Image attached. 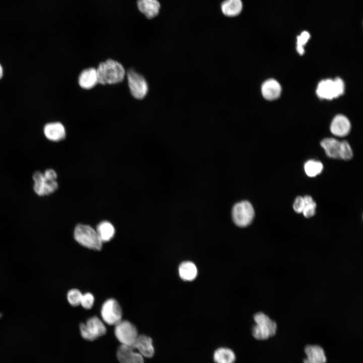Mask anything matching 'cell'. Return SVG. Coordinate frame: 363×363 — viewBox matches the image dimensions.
Instances as JSON below:
<instances>
[{"label":"cell","mask_w":363,"mask_h":363,"mask_svg":"<svg viewBox=\"0 0 363 363\" xmlns=\"http://www.w3.org/2000/svg\"><path fill=\"white\" fill-rule=\"evenodd\" d=\"M254 319L256 325L253 327L252 334L255 339L264 340L275 335L277 325L268 316L259 312L254 315Z\"/></svg>","instance_id":"cell-4"},{"label":"cell","mask_w":363,"mask_h":363,"mask_svg":"<svg viewBox=\"0 0 363 363\" xmlns=\"http://www.w3.org/2000/svg\"><path fill=\"white\" fill-rule=\"evenodd\" d=\"M126 75L132 96L137 99L144 98L148 91V84L144 77L132 69L128 70Z\"/></svg>","instance_id":"cell-6"},{"label":"cell","mask_w":363,"mask_h":363,"mask_svg":"<svg viewBox=\"0 0 363 363\" xmlns=\"http://www.w3.org/2000/svg\"><path fill=\"white\" fill-rule=\"evenodd\" d=\"M255 214L253 205L247 200L237 202L232 206L231 211L233 223L240 227L250 225L254 220Z\"/></svg>","instance_id":"cell-3"},{"label":"cell","mask_w":363,"mask_h":363,"mask_svg":"<svg viewBox=\"0 0 363 363\" xmlns=\"http://www.w3.org/2000/svg\"><path fill=\"white\" fill-rule=\"evenodd\" d=\"M94 301L93 294L89 292L86 293L82 295L80 305L86 309H90L92 307Z\"/></svg>","instance_id":"cell-29"},{"label":"cell","mask_w":363,"mask_h":363,"mask_svg":"<svg viewBox=\"0 0 363 363\" xmlns=\"http://www.w3.org/2000/svg\"><path fill=\"white\" fill-rule=\"evenodd\" d=\"M132 346L121 344L117 350V358L120 363H144L143 356L134 351Z\"/></svg>","instance_id":"cell-11"},{"label":"cell","mask_w":363,"mask_h":363,"mask_svg":"<svg viewBox=\"0 0 363 363\" xmlns=\"http://www.w3.org/2000/svg\"><path fill=\"white\" fill-rule=\"evenodd\" d=\"M43 173L45 178L48 180H55L57 178V173L52 169H47Z\"/></svg>","instance_id":"cell-31"},{"label":"cell","mask_w":363,"mask_h":363,"mask_svg":"<svg viewBox=\"0 0 363 363\" xmlns=\"http://www.w3.org/2000/svg\"><path fill=\"white\" fill-rule=\"evenodd\" d=\"M45 137L53 142L60 141L66 137V130L64 125L59 122L49 123L46 124L43 129Z\"/></svg>","instance_id":"cell-14"},{"label":"cell","mask_w":363,"mask_h":363,"mask_svg":"<svg viewBox=\"0 0 363 363\" xmlns=\"http://www.w3.org/2000/svg\"><path fill=\"white\" fill-rule=\"evenodd\" d=\"M143 356L150 358L154 354V348L152 344V339L146 335H138L133 345Z\"/></svg>","instance_id":"cell-16"},{"label":"cell","mask_w":363,"mask_h":363,"mask_svg":"<svg viewBox=\"0 0 363 363\" xmlns=\"http://www.w3.org/2000/svg\"><path fill=\"white\" fill-rule=\"evenodd\" d=\"M136 5L138 11L149 20L157 17L161 8L158 0H136Z\"/></svg>","instance_id":"cell-12"},{"label":"cell","mask_w":363,"mask_h":363,"mask_svg":"<svg viewBox=\"0 0 363 363\" xmlns=\"http://www.w3.org/2000/svg\"><path fill=\"white\" fill-rule=\"evenodd\" d=\"M74 235L75 240L85 247L97 251L102 248V242L96 230L88 225H77Z\"/></svg>","instance_id":"cell-2"},{"label":"cell","mask_w":363,"mask_h":363,"mask_svg":"<svg viewBox=\"0 0 363 363\" xmlns=\"http://www.w3.org/2000/svg\"><path fill=\"white\" fill-rule=\"evenodd\" d=\"M344 84L338 77L321 81L317 87L318 96L323 99L331 100L342 95L344 92Z\"/></svg>","instance_id":"cell-5"},{"label":"cell","mask_w":363,"mask_h":363,"mask_svg":"<svg viewBox=\"0 0 363 363\" xmlns=\"http://www.w3.org/2000/svg\"><path fill=\"white\" fill-rule=\"evenodd\" d=\"M80 330L82 337L93 341L104 335L106 328L100 319L96 316L89 318L86 324L81 323Z\"/></svg>","instance_id":"cell-7"},{"label":"cell","mask_w":363,"mask_h":363,"mask_svg":"<svg viewBox=\"0 0 363 363\" xmlns=\"http://www.w3.org/2000/svg\"><path fill=\"white\" fill-rule=\"evenodd\" d=\"M96 231L102 243L110 241L115 234V228L109 221L100 222L96 226Z\"/></svg>","instance_id":"cell-20"},{"label":"cell","mask_w":363,"mask_h":363,"mask_svg":"<svg viewBox=\"0 0 363 363\" xmlns=\"http://www.w3.org/2000/svg\"><path fill=\"white\" fill-rule=\"evenodd\" d=\"M3 76V69L2 66V65L0 64V79L2 78Z\"/></svg>","instance_id":"cell-32"},{"label":"cell","mask_w":363,"mask_h":363,"mask_svg":"<svg viewBox=\"0 0 363 363\" xmlns=\"http://www.w3.org/2000/svg\"><path fill=\"white\" fill-rule=\"evenodd\" d=\"M305 200L304 197H297L294 202L293 208L294 211L297 213H302L305 207Z\"/></svg>","instance_id":"cell-30"},{"label":"cell","mask_w":363,"mask_h":363,"mask_svg":"<svg viewBox=\"0 0 363 363\" xmlns=\"http://www.w3.org/2000/svg\"><path fill=\"white\" fill-rule=\"evenodd\" d=\"M310 37V35L307 31L302 32L300 35L297 37L296 50L300 55L304 54L305 52L304 46Z\"/></svg>","instance_id":"cell-27"},{"label":"cell","mask_w":363,"mask_h":363,"mask_svg":"<svg viewBox=\"0 0 363 363\" xmlns=\"http://www.w3.org/2000/svg\"><path fill=\"white\" fill-rule=\"evenodd\" d=\"M180 278L185 281H192L197 275V269L192 262L186 261L180 264L178 268Z\"/></svg>","instance_id":"cell-22"},{"label":"cell","mask_w":363,"mask_h":363,"mask_svg":"<svg viewBox=\"0 0 363 363\" xmlns=\"http://www.w3.org/2000/svg\"><path fill=\"white\" fill-rule=\"evenodd\" d=\"M223 14L228 17H234L239 15L243 9L241 0H225L221 4Z\"/></svg>","instance_id":"cell-21"},{"label":"cell","mask_w":363,"mask_h":363,"mask_svg":"<svg viewBox=\"0 0 363 363\" xmlns=\"http://www.w3.org/2000/svg\"><path fill=\"white\" fill-rule=\"evenodd\" d=\"M213 359L215 363H234L235 360V355L230 349L221 347L215 351Z\"/></svg>","instance_id":"cell-23"},{"label":"cell","mask_w":363,"mask_h":363,"mask_svg":"<svg viewBox=\"0 0 363 363\" xmlns=\"http://www.w3.org/2000/svg\"><path fill=\"white\" fill-rule=\"evenodd\" d=\"M261 92L263 96L266 99L273 100L280 96L281 93V87L276 80L269 79L263 83Z\"/></svg>","instance_id":"cell-17"},{"label":"cell","mask_w":363,"mask_h":363,"mask_svg":"<svg viewBox=\"0 0 363 363\" xmlns=\"http://www.w3.org/2000/svg\"><path fill=\"white\" fill-rule=\"evenodd\" d=\"M101 315L106 323L115 325L122 320V311L118 302L113 298H110L103 303Z\"/></svg>","instance_id":"cell-9"},{"label":"cell","mask_w":363,"mask_h":363,"mask_svg":"<svg viewBox=\"0 0 363 363\" xmlns=\"http://www.w3.org/2000/svg\"><path fill=\"white\" fill-rule=\"evenodd\" d=\"M351 129V124L345 116L338 114L333 119L330 126L331 133L337 137H344L348 134Z\"/></svg>","instance_id":"cell-13"},{"label":"cell","mask_w":363,"mask_h":363,"mask_svg":"<svg viewBox=\"0 0 363 363\" xmlns=\"http://www.w3.org/2000/svg\"><path fill=\"white\" fill-rule=\"evenodd\" d=\"M306 358L304 363H326L327 357L323 348L318 345H308L304 349Z\"/></svg>","instance_id":"cell-15"},{"label":"cell","mask_w":363,"mask_h":363,"mask_svg":"<svg viewBox=\"0 0 363 363\" xmlns=\"http://www.w3.org/2000/svg\"><path fill=\"white\" fill-rule=\"evenodd\" d=\"M114 334L122 344L133 346L138 336L136 327L128 321H120L115 325Z\"/></svg>","instance_id":"cell-8"},{"label":"cell","mask_w":363,"mask_h":363,"mask_svg":"<svg viewBox=\"0 0 363 363\" xmlns=\"http://www.w3.org/2000/svg\"><path fill=\"white\" fill-rule=\"evenodd\" d=\"M79 86L85 89H90L98 84L96 69L89 68L83 70L78 77Z\"/></svg>","instance_id":"cell-18"},{"label":"cell","mask_w":363,"mask_h":363,"mask_svg":"<svg viewBox=\"0 0 363 363\" xmlns=\"http://www.w3.org/2000/svg\"><path fill=\"white\" fill-rule=\"evenodd\" d=\"M353 152L351 148L346 141L341 142V149L340 152V158L348 160L352 158Z\"/></svg>","instance_id":"cell-28"},{"label":"cell","mask_w":363,"mask_h":363,"mask_svg":"<svg viewBox=\"0 0 363 363\" xmlns=\"http://www.w3.org/2000/svg\"><path fill=\"white\" fill-rule=\"evenodd\" d=\"M34 184L33 189L35 193L39 196L49 195L54 193L58 188L56 180H48L40 171H35L32 176Z\"/></svg>","instance_id":"cell-10"},{"label":"cell","mask_w":363,"mask_h":363,"mask_svg":"<svg viewBox=\"0 0 363 363\" xmlns=\"http://www.w3.org/2000/svg\"><path fill=\"white\" fill-rule=\"evenodd\" d=\"M305 200V207L302 213L306 218H310L315 214L316 204L310 196L304 197Z\"/></svg>","instance_id":"cell-25"},{"label":"cell","mask_w":363,"mask_h":363,"mask_svg":"<svg viewBox=\"0 0 363 363\" xmlns=\"http://www.w3.org/2000/svg\"><path fill=\"white\" fill-rule=\"evenodd\" d=\"M304 169L308 176L314 177L322 172L323 169V165L319 161L311 159L306 162Z\"/></svg>","instance_id":"cell-24"},{"label":"cell","mask_w":363,"mask_h":363,"mask_svg":"<svg viewBox=\"0 0 363 363\" xmlns=\"http://www.w3.org/2000/svg\"><path fill=\"white\" fill-rule=\"evenodd\" d=\"M98 83L115 84L122 82L126 75L123 65L116 60L108 59L101 62L96 69Z\"/></svg>","instance_id":"cell-1"},{"label":"cell","mask_w":363,"mask_h":363,"mask_svg":"<svg viewBox=\"0 0 363 363\" xmlns=\"http://www.w3.org/2000/svg\"><path fill=\"white\" fill-rule=\"evenodd\" d=\"M82 294L77 289H72L69 291L67 299L72 306L76 307L80 305Z\"/></svg>","instance_id":"cell-26"},{"label":"cell","mask_w":363,"mask_h":363,"mask_svg":"<svg viewBox=\"0 0 363 363\" xmlns=\"http://www.w3.org/2000/svg\"><path fill=\"white\" fill-rule=\"evenodd\" d=\"M326 155L333 158H340L341 142L334 138H326L321 142Z\"/></svg>","instance_id":"cell-19"}]
</instances>
